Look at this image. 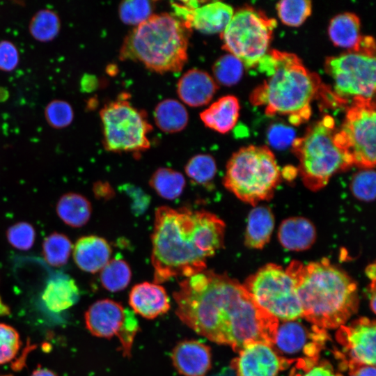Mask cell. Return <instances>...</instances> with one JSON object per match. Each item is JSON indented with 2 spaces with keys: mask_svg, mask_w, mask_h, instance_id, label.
I'll return each instance as SVG.
<instances>
[{
  "mask_svg": "<svg viewBox=\"0 0 376 376\" xmlns=\"http://www.w3.org/2000/svg\"><path fill=\"white\" fill-rule=\"evenodd\" d=\"M173 296L179 319L215 343L237 352L251 341L273 344L279 321L226 274L205 269L182 281Z\"/></svg>",
  "mask_w": 376,
  "mask_h": 376,
  "instance_id": "cell-1",
  "label": "cell"
},
{
  "mask_svg": "<svg viewBox=\"0 0 376 376\" xmlns=\"http://www.w3.org/2000/svg\"><path fill=\"white\" fill-rule=\"evenodd\" d=\"M225 228L220 218L203 210L158 207L151 238L155 283L205 270L207 260L224 246Z\"/></svg>",
  "mask_w": 376,
  "mask_h": 376,
  "instance_id": "cell-2",
  "label": "cell"
},
{
  "mask_svg": "<svg viewBox=\"0 0 376 376\" xmlns=\"http://www.w3.org/2000/svg\"><path fill=\"white\" fill-rule=\"evenodd\" d=\"M256 68L266 79L253 91L251 102L263 106L268 116H287L295 125L310 118L315 98L320 95L326 97L330 91L319 76L292 53L269 51Z\"/></svg>",
  "mask_w": 376,
  "mask_h": 376,
  "instance_id": "cell-3",
  "label": "cell"
},
{
  "mask_svg": "<svg viewBox=\"0 0 376 376\" xmlns=\"http://www.w3.org/2000/svg\"><path fill=\"white\" fill-rule=\"evenodd\" d=\"M295 281L305 320L323 329H338L358 311L354 281L327 258L285 268Z\"/></svg>",
  "mask_w": 376,
  "mask_h": 376,
  "instance_id": "cell-4",
  "label": "cell"
},
{
  "mask_svg": "<svg viewBox=\"0 0 376 376\" xmlns=\"http://www.w3.org/2000/svg\"><path fill=\"white\" fill-rule=\"evenodd\" d=\"M190 32L174 15H152L127 36L120 58L140 62L159 73L178 72L187 61Z\"/></svg>",
  "mask_w": 376,
  "mask_h": 376,
  "instance_id": "cell-5",
  "label": "cell"
},
{
  "mask_svg": "<svg viewBox=\"0 0 376 376\" xmlns=\"http://www.w3.org/2000/svg\"><path fill=\"white\" fill-rule=\"evenodd\" d=\"M335 132L334 119L326 115L292 144L299 162L297 171L310 190L323 188L332 176L354 165L350 156L336 144Z\"/></svg>",
  "mask_w": 376,
  "mask_h": 376,
  "instance_id": "cell-6",
  "label": "cell"
},
{
  "mask_svg": "<svg viewBox=\"0 0 376 376\" xmlns=\"http://www.w3.org/2000/svg\"><path fill=\"white\" fill-rule=\"evenodd\" d=\"M281 178L273 152L266 146H249L228 160L224 185L242 201L255 205L273 196Z\"/></svg>",
  "mask_w": 376,
  "mask_h": 376,
  "instance_id": "cell-7",
  "label": "cell"
},
{
  "mask_svg": "<svg viewBox=\"0 0 376 376\" xmlns=\"http://www.w3.org/2000/svg\"><path fill=\"white\" fill-rule=\"evenodd\" d=\"M375 67V43L371 36H363L353 49L327 58L325 71L333 81L331 100L340 105L350 100H373Z\"/></svg>",
  "mask_w": 376,
  "mask_h": 376,
  "instance_id": "cell-8",
  "label": "cell"
},
{
  "mask_svg": "<svg viewBox=\"0 0 376 376\" xmlns=\"http://www.w3.org/2000/svg\"><path fill=\"white\" fill-rule=\"evenodd\" d=\"M276 21L246 7L234 13L221 33L223 48L248 68H255L268 53Z\"/></svg>",
  "mask_w": 376,
  "mask_h": 376,
  "instance_id": "cell-9",
  "label": "cell"
},
{
  "mask_svg": "<svg viewBox=\"0 0 376 376\" xmlns=\"http://www.w3.org/2000/svg\"><path fill=\"white\" fill-rule=\"evenodd\" d=\"M243 285L255 303L279 321L302 318L295 281L282 266L268 263L248 277Z\"/></svg>",
  "mask_w": 376,
  "mask_h": 376,
  "instance_id": "cell-10",
  "label": "cell"
},
{
  "mask_svg": "<svg viewBox=\"0 0 376 376\" xmlns=\"http://www.w3.org/2000/svg\"><path fill=\"white\" fill-rule=\"evenodd\" d=\"M104 148L114 152L139 154L150 146L147 136L152 127L144 111L119 97L100 110Z\"/></svg>",
  "mask_w": 376,
  "mask_h": 376,
  "instance_id": "cell-11",
  "label": "cell"
},
{
  "mask_svg": "<svg viewBox=\"0 0 376 376\" xmlns=\"http://www.w3.org/2000/svg\"><path fill=\"white\" fill-rule=\"evenodd\" d=\"M336 144L347 153L354 165L373 169L375 165V104L373 100L351 103L341 127L336 131Z\"/></svg>",
  "mask_w": 376,
  "mask_h": 376,
  "instance_id": "cell-12",
  "label": "cell"
},
{
  "mask_svg": "<svg viewBox=\"0 0 376 376\" xmlns=\"http://www.w3.org/2000/svg\"><path fill=\"white\" fill-rule=\"evenodd\" d=\"M328 339L327 330L301 318L279 321L272 347L289 366L305 368L320 360Z\"/></svg>",
  "mask_w": 376,
  "mask_h": 376,
  "instance_id": "cell-13",
  "label": "cell"
},
{
  "mask_svg": "<svg viewBox=\"0 0 376 376\" xmlns=\"http://www.w3.org/2000/svg\"><path fill=\"white\" fill-rule=\"evenodd\" d=\"M85 323L91 334L97 337L110 338L116 336L123 355L131 356L134 337L139 329L132 311L111 299L98 300L86 311Z\"/></svg>",
  "mask_w": 376,
  "mask_h": 376,
  "instance_id": "cell-14",
  "label": "cell"
},
{
  "mask_svg": "<svg viewBox=\"0 0 376 376\" xmlns=\"http://www.w3.org/2000/svg\"><path fill=\"white\" fill-rule=\"evenodd\" d=\"M174 16L189 29L204 33H221L231 20L234 11L231 6L221 1H171Z\"/></svg>",
  "mask_w": 376,
  "mask_h": 376,
  "instance_id": "cell-15",
  "label": "cell"
},
{
  "mask_svg": "<svg viewBox=\"0 0 376 376\" xmlns=\"http://www.w3.org/2000/svg\"><path fill=\"white\" fill-rule=\"evenodd\" d=\"M375 321L366 317L339 327L336 338L345 353L344 359L375 366Z\"/></svg>",
  "mask_w": 376,
  "mask_h": 376,
  "instance_id": "cell-16",
  "label": "cell"
},
{
  "mask_svg": "<svg viewBox=\"0 0 376 376\" xmlns=\"http://www.w3.org/2000/svg\"><path fill=\"white\" fill-rule=\"evenodd\" d=\"M237 354L231 363L237 376H278L290 366L270 345L261 341L248 342Z\"/></svg>",
  "mask_w": 376,
  "mask_h": 376,
  "instance_id": "cell-17",
  "label": "cell"
},
{
  "mask_svg": "<svg viewBox=\"0 0 376 376\" xmlns=\"http://www.w3.org/2000/svg\"><path fill=\"white\" fill-rule=\"evenodd\" d=\"M171 359L177 371L184 376H205L211 368L210 348L195 340L177 344Z\"/></svg>",
  "mask_w": 376,
  "mask_h": 376,
  "instance_id": "cell-18",
  "label": "cell"
},
{
  "mask_svg": "<svg viewBox=\"0 0 376 376\" xmlns=\"http://www.w3.org/2000/svg\"><path fill=\"white\" fill-rule=\"evenodd\" d=\"M132 311L147 319H154L169 310L170 301L166 290L156 283L135 285L129 295Z\"/></svg>",
  "mask_w": 376,
  "mask_h": 376,
  "instance_id": "cell-19",
  "label": "cell"
},
{
  "mask_svg": "<svg viewBox=\"0 0 376 376\" xmlns=\"http://www.w3.org/2000/svg\"><path fill=\"white\" fill-rule=\"evenodd\" d=\"M217 88L213 78L206 72L198 69L188 70L177 84V93L180 100L193 107L207 104Z\"/></svg>",
  "mask_w": 376,
  "mask_h": 376,
  "instance_id": "cell-20",
  "label": "cell"
},
{
  "mask_svg": "<svg viewBox=\"0 0 376 376\" xmlns=\"http://www.w3.org/2000/svg\"><path fill=\"white\" fill-rule=\"evenodd\" d=\"M111 248L104 238L96 235L80 237L72 248V256L77 266L88 273H96L107 265Z\"/></svg>",
  "mask_w": 376,
  "mask_h": 376,
  "instance_id": "cell-21",
  "label": "cell"
},
{
  "mask_svg": "<svg viewBox=\"0 0 376 376\" xmlns=\"http://www.w3.org/2000/svg\"><path fill=\"white\" fill-rule=\"evenodd\" d=\"M41 298L49 311L59 313L77 302L79 290L72 278L65 274L58 273L47 281Z\"/></svg>",
  "mask_w": 376,
  "mask_h": 376,
  "instance_id": "cell-22",
  "label": "cell"
},
{
  "mask_svg": "<svg viewBox=\"0 0 376 376\" xmlns=\"http://www.w3.org/2000/svg\"><path fill=\"white\" fill-rule=\"evenodd\" d=\"M314 224L303 217H289L284 219L278 230L279 241L285 249L302 251L313 246L316 240Z\"/></svg>",
  "mask_w": 376,
  "mask_h": 376,
  "instance_id": "cell-23",
  "label": "cell"
},
{
  "mask_svg": "<svg viewBox=\"0 0 376 376\" xmlns=\"http://www.w3.org/2000/svg\"><path fill=\"white\" fill-rule=\"evenodd\" d=\"M239 111L240 104L237 97L226 95L219 98L202 111L200 118L206 127L225 134L235 125Z\"/></svg>",
  "mask_w": 376,
  "mask_h": 376,
  "instance_id": "cell-24",
  "label": "cell"
},
{
  "mask_svg": "<svg viewBox=\"0 0 376 376\" xmlns=\"http://www.w3.org/2000/svg\"><path fill=\"white\" fill-rule=\"evenodd\" d=\"M274 228V216L265 205L254 207L248 215L244 243L251 249H261L270 240Z\"/></svg>",
  "mask_w": 376,
  "mask_h": 376,
  "instance_id": "cell-25",
  "label": "cell"
},
{
  "mask_svg": "<svg viewBox=\"0 0 376 376\" xmlns=\"http://www.w3.org/2000/svg\"><path fill=\"white\" fill-rule=\"evenodd\" d=\"M361 22L352 13H343L331 19L328 33L332 42L349 50L357 47L362 39L360 34Z\"/></svg>",
  "mask_w": 376,
  "mask_h": 376,
  "instance_id": "cell-26",
  "label": "cell"
},
{
  "mask_svg": "<svg viewBox=\"0 0 376 376\" xmlns=\"http://www.w3.org/2000/svg\"><path fill=\"white\" fill-rule=\"evenodd\" d=\"M56 210L58 217L73 228L84 226L90 219L92 212L90 201L83 195L73 192L63 195Z\"/></svg>",
  "mask_w": 376,
  "mask_h": 376,
  "instance_id": "cell-27",
  "label": "cell"
},
{
  "mask_svg": "<svg viewBox=\"0 0 376 376\" xmlns=\"http://www.w3.org/2000/svg\"><path fill=\"white\" fill-rule=\"evenodd\" d=\"M157 127L168 133L178 132L187 126L189 116L186 108L179 101L167 99L160 102L154 111Z\"/></svg>",
  "mask_w": 376,
  "mask_h": 376,
  "instance_id": "cell-28",
  "label": "cell"
},
{
  "mask_svg": "<svg viewBox=\"0 0 376 376\" xmlns=\"http://www.w3.org/2000/svg\"><path fill=\"white\" fill-rule=\"evenodd\" d=\"M150 185L161 197L174 200L179 197L185 187V177L169 168H159L152 175Z\"/></svg>",
  "mask_w": 376,
  "mask_h": 376,
  "instance_id": "cell-29",
  "label": "cell"
},
{
  "mask_svg": "<svg viewBox=\"0 0 376 376\" xmlns=\"http://www.w3.org/2000/svg\"><path fill=\"white\" fill-rule=\"evenodd\" d=\"M61 27L58 15L49 9H41L31 17L29 31L31 37L40 42H48L54 40Z\"/></svg>",
  "mask_w": 376,
  "mask_h": 376,
  "instance_id": "cell-30",
  "label": "cell"
},
{
  "mask_svg": "<svg viewBox=\"0 0 376 376\" xmlns=\"http://www.w3.org/2000/svg\"><path fill=\"white\" fill-rule=\"evenodd\" d=\"M72 248L71 241L65 235L53 233L42 242V256L49 265L61 267L68 263Z\"/></svg>",
  "mask_w": 376,
  "mask_h": 376,
  "instance_id": "cell-31",
  "label": "cell"
},
{
  "mask_svg": "<svg viewBox=\"0 0 376 376\" xmlns=\"http://www.w3.org/2000/svg\"><path fill=\"white\" fill-rule=\"evenodd\" d=\"M132 272L124 260L116 258L109 260L100 271V281L109 291L117 292L125 289L130 283Z\"/></svg>",
  "mask_w": 376,
  "mask_h": 376,
  "instance_id": "cell-32",
  "label": "cell"
},
{
  "mask_svg": "<svg viewBox=\"0 0 376 376\" xmlns=\"http://www.w3.org/2000/svg\"><path fill=\"white\" fill-rule=\"evenodd\" d=\"M185 170L187 176L194 182L208 185L216 175L217 164L211 155L199 154L188 161Z\"/></svg>",
  "mask_w": 376,
  "mask_h": 376,
  "instance_id": "cell-33",
  "label": "cell"
},
{
  "mask_svg": "<svg viewBox=\"0 0 376 376\" xmlns=\"http://www.w3.org/2000/svg\"><path fill=\"white\" fill-rule=\"evenodd\" d=\"M278 15L282 22L288 26H300L312 10L310 1L285 0L276 4Z\"/></svg>",
  "mask_w": 376,
  "mask_h": 376,
  "instance_id": "cell-34",
  "label": "cell"
},
{
  "mask_svg": "<svg viewBox=\"0 0 376 376\" xmlns=\"http://www.w3.org/2000/svg\"><path fill=\"white\" fill-rule=\"evenodd\" d=\"M243 70L242 63L231 54L219 57L212 67L216 80L225 86L237 84L243 75Z\"/></svg>",
  "mask_w": 376,
  "mask_h": 376,
  "instance_id": "cell-35",
  "label": "cell"
},
{
  "mask_svg": "<svg viewBox=\"0 0 376 376\" xmlns=\"http://www.w3.org/2000/svg\"><path fill=\"white\" fill-rule=\"evenodd\" d=\"M375 171L373 169H361L352 176L350 190L359 201L370 202L375 198Z\"/></svg>",
  "mask_w": 376,
  "mask_h": 376,
  "instance_id": "cell-36",
  "label": "cell"
},
{
  "mask_svg": "<svg viewBox=\"0 0 376 376\" xmlns=\"http://www.w3.org/2000/svg\"><path fill=\"white\" fill-rule=\"evenodd\" d=\"M47 124L55 129H63L71 125L74 119L72 105L63 100H53L45 108Z\"/></svg>",
  "mask_w": 376,
  "mask_h": 376,
  "instance_id": "cell-37",
  "label": "cell"
},
{
  "mask_svg": "<svg viewBox=\"0 0 376 376\" xmlns=\"http://www.w3.org/2000/svg\"><path fill=\"white\" fill-rule=\"evenodd\" d=\"M152 9L149 1H125L119 6V16L125 24L137 26L152 15Z\"/></svg>",
  "mask_w": 376,
  "mask_h": 376,
  "instance_id": "cell-38",
  "label": "cell"
},
{
  "mask_svg": "<svg viewBox=\"0 0 376 376\" xmlns=\"http://www.w3.org/2000/svg\"><path fill=\"white\" fill-rule=\"evenodd\" d=\"M21 346L22 341L17 331L8 324L0 323V364L12 361Z\"/></svg>",
  "mask_w": 376,
  "mask_h": 376,
  "instance_id": "cell-39",
  "label": "cell"
},
{
  "mask_svg": "<svg viewBox=\"0 0 376 376\" xmlns=\"http://www.w3.org/2000/svg\"><path fill=\"white\" fill-rule=\"evenodd\" d=\"M6 237L11 246L21 251H27L34 244L36 231L31 224L18 222L8 228Z\"/></svg>",
  "mask_w": 376,
  "mask_h": 376,
  "instance_id": "cell-40",
  "label": "cell"
},
{
  "mask_svg": "<svg viewBox=\"0 0 376 376\" xmlns=\"http://www.w3.org/2000/svg\"><path fill=\"white\" fill-rule=\"evenodd\" d=\"M267 136L269 143L272 147L281 150L292 144L295 139V132L292 128L278 123L270 126Z\"/></svg>",
  "mask_w": 376,
  "mask_h": 376,
  "instance_id": "cell-41",
  "label": "cell"
},
{
  "mask_svg": "<svg viewBox=\"0 0 376 376\" xmlns=\"http://www.w3.org/2000/svg\"><path fill=\"white\" fill-rule=\"evenodd\" d=\"M289 376H343L337 372L332 365L326 360H319L318 362L305 367L294 366Z\"/></svg>",
  "mask_w": 376,
  "mask_h": 376,
  "instance_id": "cell-42",
  "label": "cell"
},
{
  "mask_svg": "<svg viewBox=\"0 0 376 376\" xmlns=\"http://www.w3.org/2000/svg\"><path fill=\"white\" fill-rule=\"evenodd\" d=\"M19 63V53L16 45L8 40L0 41V70L10 72L16 69Z\"/></svg>",
  "mask_w": 376,
  "mask_h": 376,
  "instance_id": "cell-43",
  "label": "cell"
},
{
  "mask_svg": "<svg viewBox=\"0 0 376 376\" xmlns=\"http://www.w3.org/2000/svg\"><path fill=\"white\" fill-rule=\"evenodd\" d=\"M120 188L132 200V212L137 216L142 214L149 205L150 201L149 196L142 189L132 185L125 184Z\"/></svg>",
  "mask_w": 376,
  "mask_h": 376,
  "instance_id": "cell-44",
  "label": "cell"
},
{
  "mask_svg": "<svg viewBox=\"0 0 376 376\" xmlns=\"http://www.w3.org/2000/svg\"><path fill=\"white\" fill-rule=\"evenodd\" d=\"M343 367L348 369V376H375V366L367 365L342 359Z\"/></svg>",
  "mask_w": 376,
  "mask_h": 376,
  "instance_id": "cell-45",
  "label": "cell"
},
{
  "mask_svg": "<svg viewBox=\"0 0 376 376\" xmlns=\"http://www.w3.org/2000/svg\"><path fill=\"white\" fill-rule=\"evenodd\" d=\"M93 192L96 198L108 200L113 197L114 190L108 182L99 181L93 185Z\"/></svg>",
  "mask_w": 376,
  "mask_h": 376,
  "instance_id": "cell-46",
  "label": "cell"
},
{
  "mask_svg": "<svg viewBox=\"0 0 376 376\" xmlns=\"http://www.w3.org/2000/svg\"><path fill=\"white\" fill-rule=\"evenodd\" d=\"M80 85L82 91H92L96 86L95 78L89 75H84L81 79Z\"/></svg>",
  "mask_w": 376,
  "mask_h": 376,
  "instance_id": "cell-47",
  "label": "cell"
},
{
  "mask_svg": "<svg viewBox=\"0 0 376 376\" xmlns=\"http://www.w3.org/2000/svg\"><path fill=\"white\" fill-rule=\"evenodd\" d=\"M31 376H57L53 371L44 368H38Z\"/></svg>",
  "mask_w": 376,
  "mask_h": 376,
  "instance_id": "cell-48",
  "label": "cell"
},
{
  "mask_svg": "<svg viewBox=\"0 0 376 376\" xmlns=\"http://www.w3.org/2000/svg\"><path fill=\"white\" fill-rule=\"evenodd\" d=\"M366 274L370 279V281L375 280V264L369 265L366 269Z\"/></svg>",
  "mask_w": 376,
  "mask_h": 376,
  "instance_id": "cell-49",
  "label": "cell"
},
{
  "mask_svg": "<svg viewBox=\"0 0 376 376\" xmlns=\"http://www.w3.org/2000/svg\"><path fill=\"white\" fill-rule=\"evenodd\" d=\"M10 313V308L1 299L0 297V316H4Z\"/></svg>",
  "mask_w": 376,
  "mask_h": 376,
  "instance_id": "cell-50",
  "label": "cell"
},
{
  "mask_svg": "<svg viewBox=\"0 0 376 376\" xmlns=\"http://www.w3.org/2000/svg\"><path fill=\"white\" fill-rule=\"evenodd\" d=\"M9 97V92L5 87L0 86V102H6Z\"/></svg>",
  "mask_w": 376,
  "mask_h": 376,
  "instance_id": "cell-51",
  "label": "cell"
},
{
  "mask_svg": "<svg viewBox=\"0 0 376 376\" xmlns=\"http://www.w3.org/2000/svg\"><path fill=\"white\" fill-rule=\"evenodd\" d=\"M1 376H13V375H1Z\"/></svg>",
  "mask_w": 376,
  "mask_h": 376,
  "instance_id": "cell-52",
  "label": "cell"
}]
</instances>
